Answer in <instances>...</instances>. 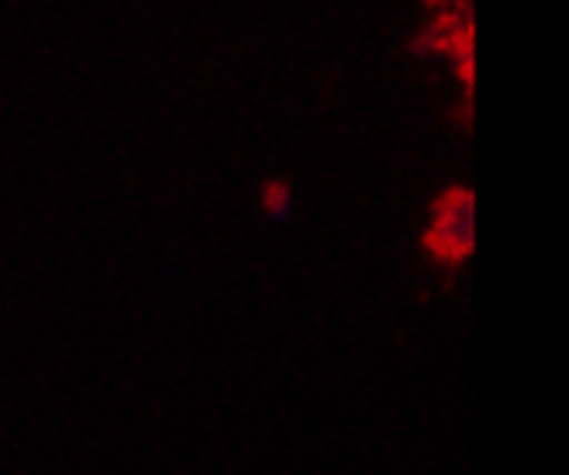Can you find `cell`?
<instances>
[{
  "instance_id": "obj_1",
  "label": "cell",
  "mask_w": 569,
  "mask_h": 475,
  "mask_svg": "<svg viewBox=\"0 0 569 475\" xmlns=\"http://www.w3.org/2000/svg\"><path fill=\"white\" fill-rule=\"evenodd\" d=\"M473 234H477L473 193L466 190L446 193L439 200V208H435V221L428 228V249L446 262H462L473 252Z\"/></svg>"
}]
</instances>
